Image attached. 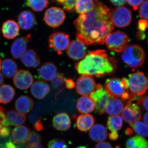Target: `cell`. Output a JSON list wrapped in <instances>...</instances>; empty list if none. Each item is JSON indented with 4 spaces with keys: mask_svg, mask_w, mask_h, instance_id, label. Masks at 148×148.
<instances>
[{
    "mask_svg": "<svg viewBox=\"0 0 148 148\" xmlns=\"http://www.w3.org/2000/svg\"></svg>",
    "mask_w": 148,
    "mask_h": 148,
    "instance_id": "cell-63",
    "label": "cell"
},
{
    "mask_svg": "<svg viewBox=\"0 0 148 148\" xmlns=\"http://www.w3.org/2000/svg\"><path fill=\"white\" fill-rule=\"evenodd\" d=\"M95 123L94 117L90 114H82L76 119V126L81 132H87L93 126Z\"/></svg>",
    "mask_w": 148,
    "mask_h": 148,
    "instance_id": "cell-26",
    "label": "cell"
},
{
    "mask_svg": "<svg viewBox=\"0 0 148 148\" xmlns=\"http://www.w3.org/2000/svg\"><path fill=\"white\" fill-rule=\"evenodd\" d=\"M57 68L52 62H46L40 67L38 75L40 78L47 81H51L57 75Z\"/></svg>",
    "mask_w": 148,
    "mask_h": 148,
    "instance_id": "cell-21",
    "label": "cell"
},
{
    "mask_svg": "<svg viewBox=\"0 0 148 148\" xmlns=\"http://www.w3.org/2000/svg\"><path fill=\"white\" fill-rule=\"evenodd\" d=\"M111 19L114 26L125 28L129 26L132 21V12L125 7H119L111 12Z\"/></svg>",
    "mask_w": 148,
    "mask_h": 148,
    "instance_id": "cell-7",
    "label": "cell"
},
{
    "mask_svg": "<svg viewBox=\"0 0 148 148\" xmlns=\"http://www.w3.org/2000/svg\"><path fill=\"white\" fill-rule=\"evenodd\" d=\"M136 37H137L138 39H144L145 37V35L143 32H140L137 34Z\"/></svg>",
    "mask_w": 148,
    "mask_h": 148,
    "instance_id": "cell-54",
    "label": "cell"
},
{
    "mask_svg": "<svg viewBox=\"0 0 148 148\" xmlns=\"http://www.w3.org/2000/svg\"><path fill=\"white\" fill-rule=\"evenodd\" d=\"M123 108V103L120 99L110 97L106 104L105 111L110 115H119Z\"/></svg>",
    "mask_w": 148,
    "mask_h": 148,
    "instance_id": "cell-28",
    "label": "cell"
},
{
    "mask_svg": "<svg viewBox=\"0 0 148 148\" xmlns=\"http://www.w3.org/2000/svg\"><path fill=\"white\" fill-rule=\"evenodd\" d=\"M1 30L4 38L8 40H12L18 36L20 29L16 21L8 20L3 23Z\"/></svg>",
    "mask_w": 148,
    "mask_h": 148,
    "instance_id": "cell-20",
    "label": "cell"
},
{
    "mask_svg": "<svg viewBox=\"0 0 148 148\" xmlns=\"http://www.w3.org/2000/svg\"><path fill=\"white\" fill-rule=\"evenodd\" d=\"M94 6L93 0H77L75 10L77 13L82 14L92 10Z\"/></svg>",
    "mask_w": 148,
    "mask_h": 148,
    "instance_id": "cell-31",
    "label": "cell"
},
{
    "mask_svg": "<svg viewBox=\"0 0 148 148\" xmlns=\"http://www.w3.org/2000/svg\"><path fill=\"white\" fill-rule=\"evenodd\" d=\"M144 121L146 125L148 127V112L146 113L144 115V118H143Z\"/></svg>",
    "mask_w": 148,
    "mask_h": 148,
    "instance_id": "cell-55",
    "label": "cell"
},
{
    "mask_svg": "<svg viewBox=\"0 0 148 148\" xmlns=\"http://www.w3.org/2000/svg\"><path fill=\"white\" fill-rule=\"evenodd\" d=\"M65 80V78L63 75L57 74L55 77L51 80V85L54 88H58L64 85Z\"/></svg>",
    "mask_w": 148,
    "mask_h": 148,
    "instance_id": "cell-38",
    "label": "cell"
},
{
    "mask_svg": "<svg viewBox=\"0 0 148 148\" xmlns=\"http://www.w3.org/2000/svg\"><path fill=\"white\" fill-rule=\"evenodd\" d=\"M95 107V103L90 96H83L78 99L76 108L81 113L88 114L91 112Z\"/></svg>",
    "mask_w": 148,
    "mask_h": 148,
    "instance_id": "cell-25",
    "label": "cell"
},
{
    "mask_svg": "<svg viewBox=\"0 0 148 148\" xmlns=\"http://www.w3.org/2000/svg\"><path fill=\"white\" fill-rule=\"evenodd\" d=\"M138 29L140 32H145L148 29V21L145 19H140L138 22Z\"/></svg>",
    "mask_w": 148,
    "mask_h": 148,
    "instance_id": "cell-44",
    "label": "cell"
},
{
    "mask_svg": "<svg viewBox=\"0 0 148 148\" xmlns=\"http://www.w3.org/2000/svg\"><path fill=\"white\" fill-rule=\"evenodd\" d=\"M125 133L126 135H131L133 133V131H132V129L131 128H127V129L125 130Z\"/></svg>",
    "mask_w": 148,
    "mask_h": 148,
    "instance_id": "cell-56",
    "label": "cell"
},
{
    "mask_svg": "<svg viewBox=\"0 0 148 148\" xmlns=\"http://www.w3.org/2000/svg\"><path fill=\"white\" fill-rule=\"evenodd\" d=\"M87 52V45L77 39L70 43L66 51L68 56L75 61L83 59Z\"/></svg>",
    "mask_w": 148,
    "mask_h": 148,
    "instance_id": "cell-12",
    "label": "cell"
},
{
    "mask_svg": "<svg viewBox=\"0 0 148 148\" xmlns=\"http://www.w3.org/2000/svg\"><path fill=\"white\" fill-rule=\"evenodd\" d=\"M49 85L44 81H36L32 84L31 92L34 98L38 100H41L45 98L50 92Z\"/></svg>",
    "mask_w": 148,
    "mask_h": 148,
    "instance_id": "cell-19",
    "label": "cell"
},
{
    "mask_svg": "<svg viewBox=\"0 0 148 148\" xmlns=\"http://www.w3.org/2000/svg\"><path fill=\"white\" fill-rule=\"evenodd\" d=\"M142 148H148V144H147V145L143 147Z\"/></svg>",
    "mask_w": 148,
    "mask_h": 148,
    "instance_id": "cell-60",
    "label": "cell"
},
{
    "mask_svg": "<svg viewBox=\"0 0 148 148\" xmlns=\"http://www.w3.org/2000/svg\"><path fill=\"white\" fill-rule=\"evenodd\" d=\"M26 116L19 113L14 110L7 111L4 119L0 120V122L2 125L6 127L12 125H21L26 122Z\"/></svg>",
    "mask_w": 148,
    "mask_h": 148,
    "instance_id": "cell-16",
    "label": "cell"
},
{
    "mask_svg": "<svg viewBox=\"0 0 148 148\" xmlns=\"http://www.w3.org/2000/svg\"><path fill=\"white\" fill-rule=\"evenodd\" d=\"M74 24L77 39L86 45L103 44L114 29L111 10L98 1L95 2L92 10L80 14Z\"/></svg>",
    "mask_w": 148,
    "mask_h": 148,
    "instance_id": "cell-1",
    "label": "cell"
},
{
    "mask_svg": "<svg viewBox=\"0 0 148 148\" xmlns=\"http://www.w3.org/2000/svg\"><path fill=\"white\" fill-rule=\"evenodd\" d=\"M147 144H148V143H146V144H145V145H138L135 146V147H133L132 148H142L143 147H144V146L147 145Z\"/></svg>",
    "mask_w": 148,
    "mask_h": 148,
    "instance_id": "cell-58",
    "label": "cell"
},
{
    "mask_svg": "<svg viewBox=\"0 0 148 148\" xmlns=\"http://www.w3.org/2000/svg\"><path fill=\"white\" fill-rule=\"evenodd\" d=\"M123 120L130 125L140 120L141 118V112L137 104L129 103L124 107L122 112Z\"/></svg>",
    "mask_w": 148,
    "mask_h": 148,
    "instance_id": "cell-14",
    "label": "cell"
},
{
    "mask_svg": "<svg viewBox=\"0 0 148 148\" xmlns=\"http://www.w3.org/2000/svg\"><path fill=\"white\" fill-rule=\"evenodd\" d=\"M75 68L79 75L101 77L113 74L117 62L115 58L109 56L106 50L98 49L90 51L75 64Z\"/></svg>",
    "mask_w": 148,
    "mask_h": 148,
    "instance_id": "cell-2",
    "label": "cell"
},
{
    "mask_svg": "<svg viewBox=\"0 0 148 148\" xmlns=\"http://www.w3.org/2000/svg\"><path fill=\"white\" fill-rule=\"evenodd\" d=\"M129 37L124 32L116 31L111 33L106 38V46L109 50L120 53L128 46Z\"/></svg>",
    "mask_w": 148,
    "mask_h": 148,
    "instance_id": "cell-4",
    "label": "cell"
},
{
    "mask_svg": "<svg viewBox=\"0 0 148 148\" xmlns=\"http://www.w3.org/2000/svg\"><path fill=\"white\" fill-rule=\"evenodd\" d=\"M89 135L92 141L100 143L106 140L108 137V131L103 125L96 124L90 128Z\"/></svg>",
    "mask_w": 148,
    "mask_h": 148,
    "instance_id": "cell-27",
    "label": "cell"
},
{
    "mask_svg": "<svg viewBox=\"0 0 148 148\" xmlns=\"http://www.w3.org/2000/svg\"><path fill=\"white\" fill-rule=\"evenodd\" d=\"M2 61H1V57H0V70H1V65Z\"/></svg>",
    "mask_w": 148,
    "mask_h": 148,
    "instance_id": "cell-59",
    "label": "cell"
},
{
    "mask_svg": "<svg viewBox=\"0 0 148 148\" xmlns=\"http://www.w3.org/2000/svg\"><path fill=\"white\" fill-rule=\"evenodd\" d=\"M90 97L95 103V113L100 115L104 114L106 104L111 96L103 86L100 84L96 85L95 91L90 94Z\"/></svg>",
    "mask_w": 148,
    "mask_h": 148,
    "instance_id": "cell-10",
    "label": "cell"
},
{
    "mask_svg": "<svg viewBox=\"0 0 148 148\" xmlns=\"http://www.w3.org/2000/svg\"><path fill=\"white\" fill-rule=\"evenodd\" d=\"M95 148H113L110 143L107 142H101L95 145Z\"/></svg>",
    "mask_w": 148,
    "mask_h": 148,
    "instance_id": "cell-46",
    "label": "cell"
},
{
    "mask_svg": "<svg viewBox=\"0 0 148 148\" xmlns=\"http://www.w3.org/2000/svg\"><path fill=\"white\" fill-rule=\"evenodd\" d=\"M94 1H98V0H94Z\"/></svg>",
    "mask_w": 148,
    "mask_h": 148,
    "instance_id": "cell-62",
    "label": "cell"
},
{
    "mask_svg": "<svg viewBox=\"0 0 148 148\" xmlns=\"http://www.w3.org/2000/svg\"><path fill=\"white\" fill-rule=\"evenodd\" d=\"M48 148H68V146L64 140L56 139L49 141Z\"/></svg>",
    "mask_w": 148,
    "mask_h": 148,
    "instance_id": "cell-37",
    "label": "cell"
},
{
    "mask_svg": "<svg viewBox=\"0 0 148 148\" xmlns=\"http://www.w3.org/2000/svg\"><path fill=\"white\" fill-rule=\"evenodd\" d=\"M128 80L130 90L137 96L144 95L147 90V79L143 72H136L131 74Z\"/></svg>",
    "mask_w": 148,
    "mask_h": 148,
    "instance_id": "cell-6",
    "label": "cell"
},
{
    "mask_svg": "<svg viewBox=\"0 0 148 148\" xmlns=\"http://www.w3.org/2000/svg\"><path fill=\"white\" fill-rule=\"evenodd\" d=\"M34 106V101L27 95H21L18 97L15 103V109L21 114H26L31 112Z\"/></svg>",
    "mask_w": 148,
    "mask_h": 148,
    "instance_id": "cell-24",
    "label": "cell"
},
{
    "mask_svg": "<svg viewBox=\"0 0 148 148\" xmlns=\"http://www.w3.org/2000/svg\"><path fill=\"white\" fill-rule=\"evenodd\" d=\"M148 143V141L141 136H134L127 140L126 143V148H132L138 145H143Z\"/></svg>",
    "mask_w": 148,
    "mask_h": 148,
    "instance_id": "cell-35",
    "label": "cell"
},
{
    "mask_svg": "<svg viewBox=\"0 0 148 148\" xmlns=\"http://www.w3.org/2000/svg\"><path fill=\"white\" fill-rule=\"evenodd\" d=\"M119 137V135L116 131H111L110 133L109 134V138L111 140L115 141L118 140Z\"/></svg>",
    "mask_w": 148,
    "mask_h": 148,
    "instance_id": "cell-50",
    "label": "cell"
},
{
    "mask_svg": "<svg viewBox=\"0 0 148 148\" xmlns=\"http://www.w3.org/2000/svg\"><path fill=\"white\" fill-rule=\"evenodd\" d=\"M115 148H120V147L118 145V146H116V147Z\"/></svg>",
    "mask_w": 148,
    "mask_h": 148,
    "instance_id": "cell-61",
    "label": "cell"
},
{
    "mask_svg": "<svg viewBox=\"0 0 148 148\" xmlns=\"http://www.w3.org/2000/svg\"><path fill=\"white\" fill-rule=\"evenodd\" d=\"M130 125L138 135L144 137H148V127L143 122L138 121Z\"/></svg>",
    "mask_w": 148,
    "mask_h": 148,
    "instance_id": "cell-34",
    "label": "cell"
},
{
    "mask_svg": "<svg viewBox=\"0 0 148 148\" xmlns=\"http://www.w3.org/2000/svg\"><path fill=\"white\" fill-rule=\"evenodd\" d=\"M48 0H27V4L32 10L40 12L47 7Z\"/></svg>",
    "mask_w": 148,
    "mask_h": 148,
    "instance_id": "cell-33",
    "label": "cell"
},
{
    "mask_svg": "<svg viewBox=\"0 0 148 148\" xmlns=\"http://www.w3.org/2000/svg\"><path fill=\"white\" fill-rule=\"evenodd\" d=\"M138 99V106H141L145 110L148 112V95L142 96Z\"/></svg>",
    "mask_w": 148,
    "mask_h": 148,
    "instance_id": "cell-41",
    "label": "cell"
},
{
    "mask_svg": "<svg viewBox=\"0 0 148 148\" xmlns=\"http://www.w3.org/2000/svg\"><path fill=\"white\" fill-rule=\"evenodd\" d=\"M105 88L106 92L111 97L120 98L128 90V80L126 78H123L121 79L117 77L109 79L106 80Z\"/></svg>",
    "mask_w": 148,
    "mask_h": 148,
    "instance_id": "cell-5",
    "label": "cell"
},
{
    "mask_svg": "<svg viewBox=\"0 0 148 148\" xmlns=\"http://www.w3.org/2000/svg\"><path fill=\"white\" fill-rule=\"evenodd\" d=\"M96 84L93 77L83 75L77 80L75 84L77 92L83 96L90 95L96 88Z\"/></svg>",
    "mask_w": 148,
    "mask_h": 148,
    "instance_id": "cell-11",
    "label": "cell"
},
{
    "mask_svg": "<svg viewBox=\"0 0 148 148\" xmlns=\"http://www.w3.org/2000/svg\"><path fill=\"white\" fill-rule=\"evenodd\" d=\"M111 3L116 6L121 7L126 3V0H110Z\"/></svg>",
    "mask_w": 148,
    "mask_h": 148,
    "instance_id": "cell-49",
    "label": "cell"
},
{
    "mask_svg": "<svg viewBox=\"0 0 148 148\" xmlns=\"http://www.w3.org/2000/svg\"><path fill=\"white\" fill-rule=\"evenodd\" d=\"M53 127L59 131H65L70 129L71 121L69 115L66 113L57 114L53 117Z\"/></svg>",
    "mask_w": 148,
    "mask_h": 148,
    "instance_id": "cell-22",
    "label": "cell"
},
{
    "mask_svg": "<svg viewBox=\"0 0 148 148\" xmlns=\"http://www.w3.org/2000/svg\"><path fill=\"white\" fill-rule=\"evenodd\" d=\"M4 78L3 77V74L0 72V86L2 85L3 83Z\"/></svg>",
    "mask_w": 148,
    "mask_h": 148,
    "instance_id": "cell-57",
    "label": "cell"
},
{
    "mask_svg": "<svg viewBox=\"0 0 148 148\" xmlns=\"http://www.w3.org/2000/svg\"><path fill=\"white\" fill-rule=\"evenodd\" d=\"M139 15L141 18L148 20V0L143 2L140 5Z\"/></svg>",
    "mask_w": 148,
    "mask_h": 148,
    "instance_id": "cell-40",
    "label": "cell"
},
{
    "mask_svg": "<svg viewBox=\"0 0 148 148\" xmlns=\"http://www.w3.org/2000/svg\"><path fill=\"white\" fill-rule=\"evenodd\" d=\"M107 126L111 131L117 132L122 127V118L119 115L109 116L107 121Z\"/></svg>",
    "mask_w": 148,
    "mask_h": 148,
    "instance_id": "cell-32",
    "label": "cell"
},
{
    "mask_svg": "<svg viewBox=\"0 0 148 148\" xmlns=\"http://www.w3.org/2000/svg\"><path fill=\"white\" fill-rule=\"evenodd\" d=\"M38 114L36 112H33L32 113L30 114L29 116V121L31 123H34L38 119L40 118Z\"/></svg>",
    "mask_w": 148,
    "mask_h": 148,
    "instance_id": "cell-47",
    "label": "cell"
},
{
    "mask_svg": "<svg viewBox=\"0 0 148 148\" xmlns=\"http://www.w3.org/2000/svg\"><path fill=\"white\" fill-rule=\"evenodd\" d=\"M30 130L24 125H19L14 127L12 131L13 143L17 145H22L29 140Z\"/></svg>",
    "mask_w": 148,
    "mask_h": 148,
    "instance_id": "cell-18",
    "label": "cell"
},
{
    "mask_svg": "<svg viewBox=\"0 0 148 148\" xmlns=\"http://www.w3.org/2000/svg\"><path fill=\"white\" fill-rule=\"evenodd\" d=\"M21 60L27 68H36L40 66V58L34 50L32 49L27 50L21 56Z\"/></svg>",
    "mask_w": 148,
    "mask_h": 148,
    "instance_id": "cell-23",
    "label": "cell"
},
{
    "mask_svg": "<svg viewBox=\"0 0 148 148\" xmlns=\"http://www.w3.org/2000/svg\"><path fill=\"white\" fill-rule=\"evenodd\" d=\"M66 17V14L62 9L52 7L46 10L43 20L47 26L55 28L62 25Z\"/></svg>",
    "mask_w": 148,
    "mask_h": 148,
    "instance_id": "cell-8",
    "label": "cell"
},
{
    "mask_svg": "<svg viewBox=\"0 0 148 148\" xmlns=\"http://www.w3.org/2000/svg\"><path fill=\"white\" fill-rule=\"evenodd\" d=\"M123 61L131 68H139L145 62V53L144 49L137 45L128 46L122 52Z\"/></svg>",
    "mask_w": 148,
    "mask_h": 148,
    "instance_id": "cell-3",
    "label": "cell"
},
{
    "mask_svg": "<svg viewBox=\"0 0 148 148\" xmlns=\"http://www.w3.org/2000/svg\"><path fill=\"white\" fill-rule=\"evenodd\" d=\"M17 69V64L13 59L6 58L2 61L1 70L6 77L10 78L14 76Z\"/></svg>",
    "mask_w": 148,
    "mask_h": 148,
    "instance_id": "cell-29",
    "label": "cell"
},
{
    "mask_svg": "<svg viewBox=\"0 0 148 148\" xmlns=\"http://www.w3.org/2000/svg\"><path fill=\"white\" fill-rule=\"evenodd\" d=\"M18 26L24 30L32 29L36 24L35 14L30 10H24L17 16Z\"/></svg>",
    "mask_w": 148,
    "mask_h": 148,
    "instance_id": "cell-17",
    "label": "cell"
},
{
    "mask_svg": "<svg viewBox=\"0 0 148 148\" xmlns=\"http://www.w3.org/2000/svg\"><path fill=\"white\" fill-rule=\"evenodd\" d=\"M144 0H126V2L132 6L134 10H137L139 7L143 3Z\"/></svg>",
    "mask_w": 148,
    "mask_h": 148,
    "instance_id": "cell-43",
    "label": "cell"
},
{
    "mask_svg": "<svg viewBox=\"0 0 148 148\" xmlns=\"http://www.w3.org/2000/svg\"><path fill=\"white\" fill-rule=\"evenodd\" d=\"M65 83H66V87L68 89H73L75 86V84L73 79H65Z\"/></svg>",
    "mask_w": 148,
    "mask_h": 148,
    "instance_id": "cell-48",
    "label": "cell"
},
{
    "mask_svg": "<svg viewBox=\"0 0 148 148\" xmlns=\"http://www.w3.org/2000/svg\"><path fill=\"white\" fill-rule=\"evenodd\" d=\"M31 38V34L16 39L12 45L10 52L15 59H18L26 52L27 45Z\"/></svg>",
    "mask_w": 148,
    "mask_h": 148,
    "instance_id": "cell-15",
    "label": "cell"
},
{
    "mask_svg": "<svg viewBox=\"0 0 148 148\" xmlns=\"http://www.w3.org/2000/svg\"><path fill=\"white\" fill-rule=\"evenodd\" d=\"M56 2L64 6V8L69 13L75 10V5L77 0H54Z\"/></svg>",
    "mask_w": 148,
    "mask_h": 148,
    "instance_id": "cell-36",
    "label": "cell"
},
{
    "mask_svg": "<svg viewBox=\"0 0 148 148\" xmlns=\"http://www.w3.org/2000/svg\"><path fill=\"white\" fill-rule=\"evenodd\" d=\"M26 148H44V147L40 144H33V145H28Z\"/></svg>",
    "mask_w": 148,
    "mask_h": 148,
    "instance_id": "cell-53",
    "label": "cell"
},
{
    "mask_svg": "<svg viewBox=\"0 0 148 148\" xmlns=\"http://www.w3.org/2000/svg\"><path fill=\"white\" fill-rule=\"evenodd\" d=\"M49 46L58 55L67 49L70 44L69 35L62 32H55L49 37Z\"/></svg>",
    "mask_w": 148,
    "mask_h": 148,
    "instance_id": "cell-9",
    "label": "cell"
},
{
    "mask_svg": "<svg viewBox=\"0 0 148 148\" xmlns=\"http://www.w3.org/2000/svg\"><path fill=\"white\" fill-rule=\"evenodd\" d=\"M33 127L35 130L38 131H41L43 129V125L42 121V117L40 118L35 122L33 125Z\"/></svg>",
    "mask_w": 148,
    "mask_h": 148,
    "instance_id": "cell-45",
    "label": "cell"
},
{
    "mask_svg": "<svg viewBox=\"0 0 148 148\" xmlns=\"http://www.w3.org/2000/svg\"><path fill=\"white\" fill-rule=\"evenodd\" d=\"M14 85L20 90H28L34 83V77L29 71L20 70L17 71L14 76Z\"/></svg>",
    "mask_w": 148,
    "mask_h": 148,
    "instance_id": "cell-13",
    "label": "cell"
},
{
    "mask_svg": "<svg viewBox=\"0 0 148 148\" xmlns=\"http://www.w3.org/2000/svg\"><path fill=\"white\" fill-rule=\"evenodd\" d=\"M41 142L40 135L37 132L32 131L30 132L29 140L27 141V145L33 144H39Z\"/></svg>",
    "mask_w": 148,
    "mask_h": 148,
    "instance_id": "cell-39",
    "label": "cell"
},
{
    "mask_svg": "<svg viewBox=\"0 0 148 148\" xmlns=\"http://www.w3.org/2000/svg\"><path fill=\"white\" fill-rule=\"evenodd\" d=\"M10 127L2 125L0 122V138H5L10 135Z\"/></svg>",
    "mask_w": 148,
    "mask_h": 148,
    "instance_id": "cell-42",
    "label": "cell"
},
{
    "mask_svg": "<svg viewBox=\"0 0 148 148\" xmlns=\"http://www.w3.org/2000/svg\"><path fill=\"white\" fill-rule=\"evenodd\" d=\"M15 91L13 87L9 84H3L0 86V103L7 104L13 100Z\"/></svg>",
    "mask_w": 148,
    "mask_h": 148,
    "instance_id": "cell-30",
    "label": "cell"
},
{
    "mask_svg": "<svg viewBox=\"0 0 148 148\" xmlns=\"http://www.w3.org/2000/svg\"><path fill=\"white\" fill-rule=\"evenodd\" d=\"M0 148H17L15 145L11 141H8L0 145Z\"/></svg>",
    "mask_w": 148,
    "mask_h": 148,
    "instance_id": "cell-51",
    "label": "cell"
},
{
    "mask_svg": "<svg viewBox=\"0 0 148 148\" xmlns=\"http://www.w3.org/2000/svg\"><path fill=\"white\" fill-rule=\"evenodd\" d=\"M7 111L5 108L3 106H0V120H2L5 118Z\"/></svg>",
    "mask_w": 148,
    "mask_h": 148,
    "instance_id": "cell-52",
    "label": "cell"
}]
</instances>
